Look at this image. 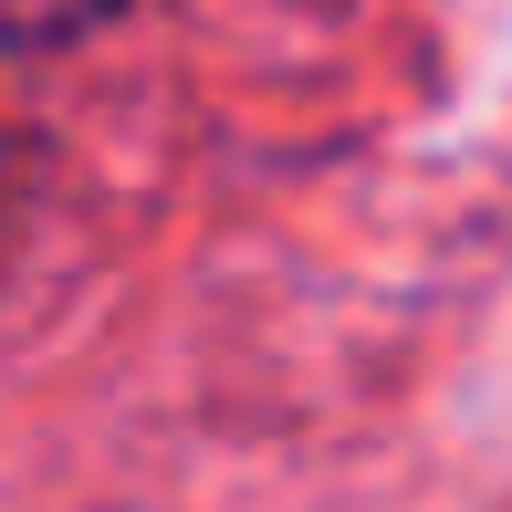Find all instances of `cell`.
<instances>
[{
	"label": "cell",
	"instance_id": "obj_1",
	"mask_svg": "<svg viewBox=\"0 0 512 512\" xmlns=\"http://www.w3.org/2000/svg\"><path fill=\"white\" fill-rule=\"evenodd\" d=\"M126 11V0H0V42H84V32H105V21Z\"/></svg>",
	"mask_w": 512,
	"mask_h": 512
}]
</instances>
